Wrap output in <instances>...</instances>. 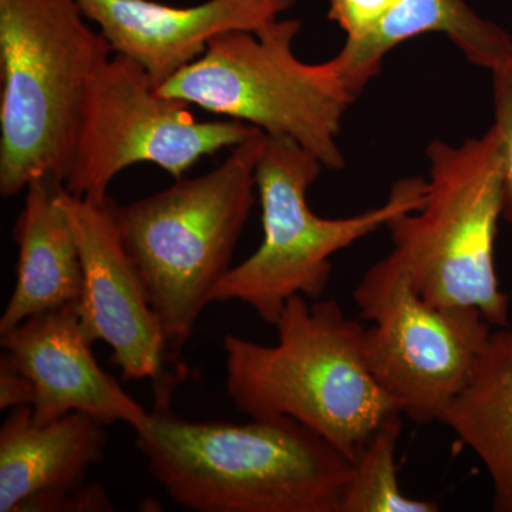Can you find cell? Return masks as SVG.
<instances>
[{
	"label": "cell",
	"instance_id": "1",
	"mask_svg": "<svg viewBox=\"0 0 512 512\" xmlns=\"http://www.w3.org/2000/svg\"><path fill=\"white\" fill-rule=\"evenodd\" d=\"M157 384L150 421L136 431L148 471L194 512H340L352 460L289 417L234 424L190 421Z\"/></svg>",
	"mask_w": 512,
	"mask_h": 512
},
{
	"label": "cell",
	"instance_id": "2",
	"mask_svg": "<svg viewBox=\"0 0 512 512\" xmlns=\"http://www.w3.org/2000/svg\"><path fill=\"white\" fill-rule=\"evenodd\" d=\"M293 296L275 345L238 335L222 342L227 393L249 419L289 417L352 460L387 417L400 413L367 367L366 328L335 299Z\"/></svg>",
	"mask_w": 512,
	"mask_h": 512
},
{
	"label": "cell",
	"instance_id": "3",
	"mask_svg": "<svg viewBox=\"0 0 512 512\" xmlns=\"http://www.w3.org/2000/svg\"><path fill=\"white\" fill-rule=\"evenodd\" d=\"M77 0H0V195L66 181L109 40Z\"/></svg>",
	"mask_w": 512,
	"mask_h": 512
},
{
	"label": "cell",
	"instance_id": "4",
	"mask_svg": "<svg viewBox=\"0 0 512 512\" xmlns=\"http://www.w3.org/2000/svg\"><path fill=\"white\" fill-rule=\"evenodd\" d=\"M265 133L231 148L210 173L177 178L171 187L119 205L114 224L141 276L163 329L167 352L177 355L194 333L212 292L232 268V256L255 204V171Z\"/></svg>",
	"mask_w": 512,
	"mask_h": 512
},
{
	"label": "cell",
	"instance_id": "5",
	"mask_svg": "<svg viewBox=\"0 0 512 512\" xmlns=\"http://www.w3.org/2000/svg\"><path fill=\"white\" fill-rule=\"evenodd\" d=\"M426 201L387 224L392 252L421 298L476 308L493 328H508L510 296L494 264L503 218V138L497 126L461 144L427 147Z\"/></svg>",
	"mask_w": 512,
	"mask_h": 512
},
{
	"label": "cell",
	"instance_id": "6",
	"mask_svg": "<svg viewBox=\"0 0 512 512\" xmlns=\"http://www.w3.org/2000/svg\"><path fill=\"white\" fill-rule=\"evenodd\" d=\"M301 30L299 20L276 19L258 30L222 33L158 90L268 136L292 138L323 167L340 170V128L357 97L332 59L306 63L296 56Z\"/></svg>",
	"mask_w": 512,
	"mask_h": 512
},
{
	"label": "cell",
	"instance_id": "7",
	"mask_svg": "<svg viewBox=\"0 0 512 512\" xmlns=\"http://www.w3.org/2000/svg\"><path fill=\"white\" fill-rule=\"evenodd\" d=\"M322 168L292 138L265 134L255 171L264 238L254 254L218 282L212 303H244L274 326L293 296L315 301L325 295L333 255L426 201L427 180L409 177L393 184L380 207L348 218H322L308 204L309 188Z\"/></svg>",
	"mask_w": 512,
	"mask_h": 512
},
{
	"label": "cell",
	"instance_id": "8",
	"mask_svg": "<svg viewBox=\"0 0 512 512\" xmlns=\"http://www.w3.org/2000/svg\"><path fill=\"white\" fill-rule=\"evenodd\" d=\"M353 298L365 332L370 373L403 416L440 421L466 386L493 326L468 306H437L421 298L393 252L363 275Z\"/></svg>",
	"mask_w": 512,
	"mask_h": 512
},
{
	"label": "cell",
	"instance_id": "9",
	"mask_svg": "<svg viewBox=\"0 0 512 512\" xmlns=\"http://www.w3.org/2000/svg\"><path fill=\"white\" fill-rule=\"evenodd\" d=\"M183 101L164 96L140 64L116 55L94 83L64 187L104 204L114 178L154 164L181 178L201 158L261 133L238 120L200 121Z\"/></svg>",
	"mask_w": 512,
	"mask_h": 512
},
{
	"label": "cell",
	"instance_id": "10",
	"mask_svg": "<svg viewBox=\"0 0 512 512\" xmlns=\"http://www.w3.org/2000/svg\"><path fill=\"white\" fill-rule=\"evenodd\" d=\"M110 200L99 204L64 187L62 201L83 265L77 312L90 342L101 340L113 350L123 379H158L167 352L163 329L121 242Z\"/></svg>",
	"mask_w": 512,
	"mask_h": 512
},
{
	"label": "cell",
	"instance_id": "11",
	"mask_svg": "<svg viewBox=\"0 0 512 512\" xmlns=\"http://www.w3.org/2000/svg\"><path fill=\"white\" fill-rule=\"evenodd\" d=\"M0 345L33 384L36 424L73 412L89 414L106 426L120 421L136 431L150 421V412L97 363L77 302L26 319L0 335Z\"/></svg>",
	"mask_w": 512,
	"mask_h": 512
},
{
	"label": "cell",
	"instance_id": "12",
	"mask_svg": "<svg viewBox=\"0 0 512 512\" xmlns=\"http://www.w3.org/2000/svg\"><path fill=\"white\" fill-rule=\"evenodd\" d=\"M116 55L140 64L157 86L181 72L222 33L258 30L296 0H207L175 8L153 0H77Z\"/></svg>",
	"mask_w": 512,
	"mask_h": 512
},
{
	"label": "cell",
	"instance_id": "13",
	"mask_svg": "<svg viewBox=\"0 0 512 512\" xmlns=\"http://www.w3.org/2000/svg\"><path fill=\"white\" fill-rule=\"evenodd\" d=\"M106 427L86 413L36 424L32 406L10 410L0 427V512H18L35 495L86 483L106 454Z\"/></svg>",
	"mask_w": 512,
	"mask_h": 512
},
{
	"label": "cell",
	"instance_id": "14",
	"mask_svg": "<svg viewBox=\"0 0 512 512\" xmlns=\"http://www.w3.org/2000/svg\"><path fill=\"white\" fill-rule=\"evenodd\" d=\"M63 191V181L50 175L26 188L13 231L18 245L16 285L0 318V335L39 313L79 302L82 296V258Z\"/></svg>",
	"mask_w": 512,
	"mask_h": 512
},
{
	"label": "cell",
	"instance_id": "15",
	"mask_svg": "<svg viewBox=\"0 0 512 512\" xmlns=\"http://www.w3.org/2000/svg\"><path fill=\"white\" fill-rule=\"evenodd\" d=\"M426 33H443L468 62L490 72L512 56L511 36L478 16L466 0H399L362 33L346 37L332 60L350 92L359 97L379 74L387 53Z\"/></svg>",
	"mask_w": 512,
	"mask_h": 512
},
{
	"label": "cell",
	"instance_id": "16",
	"mask_svg": "<svg viewBox=\"0 0 512 512\" xmlns=\"http://www.w3.org/2000/svg\"><path fill=\"white\" fill-rule=\"evenodd\" d=\"M440 421L487 468L493 510L512 512V329L493 330L473 375Z\"/></svg>",
	"mask_w": 512,
	"mask_h": 512
},
{
	"label": "cell",
	"instance_id": "17",
	"mask_svg": "<svg viewBox=\"0 0 512 512\" xmlns=\"http://www.w3.org/2000/svg\"><path fill=\"white\" fill-rule=\"evenodd\" d=\"M403 414L394 413L373 430L352 458L340 512H439V504L414 500L400 490L396 450Z\"/></svg>",
	"mask_w": 512,
	"mask_h": 512
},
{
	"label": "cell",
	"instance_id": "18",
	"mask_svg": "<svg viewBox=\"0 0 512 512\" xmlns=\"http://www.w3.org/2000/svg\"><path fill=\"white\" fill-rule=\"evenodd\" d=\"M491 74L494 124L503 138V218L512 225V56L495 66Z\"/></svg>",
	"mask_w": 512,
	"mask_h": 512
},
{
	"label": "cell",
	"instance_id": "19",
	"mask_svg": "<svg viewBox=\"0 0 512 512\" xmlns=\"http://www.w3.org/2000/svg\"><path fill=\"white\" fill-rule=\"evenodd\" d=\"M116 511L110 495L99 484L83 483L76 487L35 495L20 505L18 512H111Z\"/></svg>",
	"mask_w": 512,
	"mask_h": 512
},
{
	"label": "cell",
	"instance_id": "20",
	"mask_svg": "<svg viewBox=\"0 0 512 512\" xmlns=\"http://www.w3.org/2000/svg\"><path fill=\"white\" fill-rule=\"evenodd\" d=\"M329 19L345 30L346 37L356 36L372 26L399 0H328Z\"/></svg>",
	"mask_w": 512,
	"mask_h": 512
},
{
	"label": "cell",
	"instance_id": "21",
	"mask_svg": "<svg viewBox=\"0 0 512 512\" xmlns=\"http://www.w3.org/2000/svg\"><path fill=\"white\" fill-rule=\"evenodd\" d=\"M33 402L35 389L32 382L3 352L0 359V409L12 410L16 407L32 406Z\"/></svg>",
	"mask_w": 512,
	"mask_h": 512
},
{
	"label": "cell",
	"instance_id": "22",
	"mask_svg": "<svg viewBox=\"0 0 512 512\" xmlns=\"http://www.w3.org/2000/svg\"><path fill=\"white\" fill-rule=\"evenodd\" d=\"M511 296H512V292H511Z\"/></svg>",
	"mask_w": 512,
	"mask_h": 512
}]
</instances>
